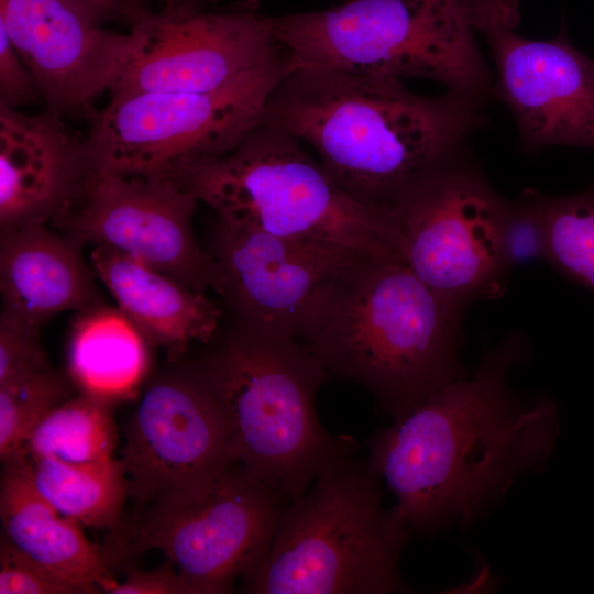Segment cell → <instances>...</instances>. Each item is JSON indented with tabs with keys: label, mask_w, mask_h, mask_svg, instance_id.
<instances>
[{
	"label": "cell",
	"mask_w": 594,
	"mask_h": 594,
	"mask_svg": "<svg viewBox=\"0 0 594 594\" xmlns=\"http://www.w3.org/2000/svg\"><path fill=\"white\" fill-rule=\"evenodd\" d=\"M90 265L117 308L151 348L172 360L193 343L206 344L222 326L220 306L170 276L106 246H94Z\"/></svg>",
	"instance_id": "cell-19"
},
{
	"label": "cell",
	"mask_w": 594,
	"mask_h": 594,
	"mask_svg": "<svg viewBox=\"0 0 594 594\" xmlns=\"http://www.w3.org/2000/svg\"><path fill=\"white\" fill-rule=\"evenodd\" d=\"M20 462L40 495L58 513L97 529L117 530L128 497L121 458L74 464L24 455Z\"/></svg>",
	"instance_id": "cell-22"
},
{
	"label": "cell",
	"mask_w": 594,
	"mask_h": 594,
	"mask_svg": "<svg viewBox=\"0 0 594 594\" xmlns=\"http://www.w3.org/2000/svg\"><path fill=\"white\" fill-rule=\"evenodd\" d=\"M289 503L234 463L143 508L123 552L161 551L191 594H224L265 554Z\"/></svg>",
	"instance_id": "cell-10"
},
{
	"label": "cell",
	"mask_w": 594,
	"mask_h": 594,
	"mask_svg": "<svg viewBox=\"0 0 594 594\" xmlns=\"http://www.w3.org/2000/svg\"><path fill=\"white\" fill-rule=\"evenodd\" d=\"M77 392L68 373L52 365L0 383L2 464L21 460L25 442L38 421Z\"/></svg>",
	"instance_id": "cell-24"
},
{
	"label": "cell",
	"mask_w": 594,
	"mask_h": 594,
	"mask_svg": "<svg viewBox=\"0 0 594 594\" xmlns=\"http://www.w3.org/2000/svg\"><path fill=\"white\" fill-rule=\"evenodd\" d=\"M40 332L15 317L0 314V383L51 366Z\"/></svg>",
	"instance_id": "cell-28"
},
{
	"label": "cell",
	"mask_w": 594,
	"mask_h": 594,
	"mask_svg": "<svg viewBox=\"0 0 594 594\" xmlns=\"http://www.w3.org/2000/svg\"><path fill=\"white\" fill-rule=\"evenodd\" d=\"M121 459L130 498L141 508L237 463L226 416L196 359L172 360L144 383Z\"/></svg>",
	"instance_id": "cell-11"
},
{
	"label": "cell",
	"mask_w": 594,
	"mask_h": 594,
	"mask_svg": "<svg viewBox=\"0 0 594 594\" xmlns=\"http://www.w3.org/2000/svg\"><path fill=\"white\" fill-rule=\"evenodd\" d=\"M499 246L509 271L518 265L546 260L547 228L542 193L527 189L516 200L506 199L499 227Z\"/></svg>",
	"instance_id": "cell-26"
},
{
	"label": "cell",
	"mask_w": 594,
	"mask_h": 594,
	"mask_svg": "<svg viewBox=\"0 0 594 594\" xmlns=\"http://www.w3.org/2000/svg\"><path fill=\"white\" fill-rule=\"evenodd\" d=\"M176 182L219 220L403 260L387 210L354 200L296 136L263 121L232 150L187 167Z\"/></svg>",
	"instance_id": "cell-7"
},
{
	"label": "cell",
	"mask_w": 594,
	"mask_h": 594,
	"mask_svg": "<svg viewBox=\"0 0 594 594\" xmlns=\"http://www.w3.org/2000/svg\"><path fill=\"white\" fill-rule=\"evenodd\" d=\"M547 257L568 278L594 292V189L543 194Z\"/></svg>",
	"instance_id": "cell-25"
},
{
	"label": "cell",
	"mask_w": 594,
	"mask_h": 594,
	"mask_svg": "<svg viewBox=\"0 0 594 594\" xmlns=\"http://www.w3.org/2000/svg\"><path fill=\"white\" fill-rule=\"evenodd\" d=\"M485 19L479 28L496 67L492 95L512 111L527 150L552 145L594 148V59L565 31L530 40Z\"/></svg>",
	"instance_id": "cell-16"
},
{
	"label": "cell",
	"mask_w": 594,
	"mask_h": 594,
	"mask_svg": "<svg viewBox=\"0 0 594 594\" xmlns=\"http://www.w3.org/2000/svg\"><path fill=\"white\" fill-rule=\"evenodd\" d=\"M289 70L285 51L218 90L111 95L89 119L90 166L175 180L187 167L229 152L260 124L270 94Z\"/></svg>",
	"instance_id": "cell-8"
},
{
	"label": "cell",
	"mask_w": 594,
	"mask_h": 594,
	"mask_svg": "<svg viewBox=\"0 0 594 594\" xmlns=\"http://www.w3.org/2000/svg\"><path fill=\"white\" fill-rule=\"evenodd\" d=\"M204 345L196 361L226 416L234 460L288 503L359 448L319 420L316 399L329 375L299 340L231 319Z\"/></svg>",
	"instance_id": "cell-4"
},
{
	"label": "cell",
	"mask_w": 594,
	"mask_h": 594,
	"mask_svg": "<svg viewBox=\"0 0 594 594\" xmlns=\"http://www.w3.org/2000/svg\"><path fill=\"white\" fill-rule=\"evenodd\" d=\"M74 0H0V26L31 72L47 108L61 116L96 112L130 56L133 38L105 28Z\"/></svg>",
	"instance_id": "cell-15"
},
{
	"label": "cell",
	"mask_w": 594,
	"mask_h": 594,
	"mask_svg": "<svg viewBox=\"0 0 594 594\" xmlns=\"http://www.w3.org/2000/svg\"><path fill=\"white\" fill-rule=\"evenodd\" d=\"M164 7H193L200 8L201 3L207 0H162Z\"/></svg>",
	"instance_id": "cell-33"
},
{
	"label": "cell",
	"mask_w": 594,
	"mask_h": 594,
	"mask_svg": "<svg viewBox=\"0 0 594 594\" xmlns=\"http://www.w3.org/2000/svg\"><path fill=\"white\" fill-rule=\"evenodd\" d=\"M483 3L493 18L512 26L517 24V0H483Z\"/></svg>",
	"instance_id": "cell-32"
},
{
	"label": "cell",
	"mask_w": 594,
	"mask_h": 594,
	"mask_svg": "<svg viewBox=\"0 0 594 594\" xmlns=\"http://www.w3.org/2000/svg\"><path fill=\"white\" fill-rule=\"evenodd\" d=\"M84 245L47 224L0 230L1 312L41 329L62 312L106 304Z\"/></svg>",
	"instance_id": "cell-18"
},
{
	"label": "cell",
	"mask_w": 594,
	"mask_h": 594,
	"mask_svg": "<svg viewBox=\"0 0 594 594\" xmlns=\"http://www.w3.org/2000/svg\"><path fill=\"white\" fill-rule=\"evenodd\" d=\"M1 536L25 556L76 583L85 594L110 593L118 581L106 550L80 524L58 513L36 491L20 462L2 464Z\"/></svg>",
	"instance_id": "cell-20"
},
{
	"label": "cell",
	"mask_w": 594,
	"mask_h": 594,
	"mask_svg": "<svg viewBox=\"0 0 594 594\" xmlns=\"http://www.w3.org/2000/svg\"><path fill=\"white\" fill-rule=\"evenodd\" d=\"M111 594H191L188 585L172 562L152 571L130 570L122 582H118Z\"/></svg>",
	"instance_id": "cell-30"
},
{
	"label": "cell",
	"mask_w": 594,
	"mask_h": 594,
	"mask_svg": "<svg viewBox=\"0 0 594 594\" xmlns=\"http://www.w3.org/2000/svg\"><path fill=\"white\" fill-rule=\"evenodd\" d=\"M213 290L232 319L299 339L337 278L366 252L340 244L278 237L217 219L206 250Z\"/></svg>",
	"instance_id": "cell-12"
},
{
	"label": "cell",
	"mask_w": 594,
	"mask_h": 594,
	"mask_svg": "<svg viewBox=\"0 0 594 594\" xmlns=\"http://www.w3.org/2000/svg\"><path fill=\"white\" fill-rule=\"evenodd\" d=\"M0 594H85L70 580L36 562L0 537Z\"/></svg>",
	"instance_id": "cell-27"
},
{
	"label": "cell",
	"mask_w": 594,
	"mask_h": 594,
	"mask_svg": "<svg viewBox=\"0 0 594 594\" xmlns=\"http://www.w3.org/2000/svg\"><path fill=\"white\" fill-rule=\"evenodd\" d=\"M360 447L327 465L279 518L263 558L241 580L250 594L408 592L399 558L411 532L383 506L382 481Z\"/></svg>",
	"instance_id": "cell-5"
},
{
	"label": "cell",
	"mask_w": 594,
	"mask_h": 594,
	"mask_svg": "<svg viewBox=\"0 0 594 594\" xmlns=\"http://www.w3.org/2000/svg\"><path fill=\"white\" fill-rule=\"evenodd\" d=\"M130 33L132 50L110 96L218 90L285 52L274 18L252 8L164 7L145 14Z\"/></svg>",
	"instance_id": "cell-13"
},
{
	"label": "cell",
	"mask_w": 594,
	"mask_h": 594,
	"mask_svg": "<svg viewBox=\"0 0 594 594\" xmlns=\"http://www.w3.org/2000/svg\"><path fill=\"white\" fill-rule=\"evenodd\" d=\"M101 22L118 21L133 28L150 12L145 0H74Z\"/></svg>",
	"instance_id": "cell-31"
},
{
	"label": "cell",
	"mask_w": 594,
	"mask_h": 594,
	"mask_svg": "<svg viewBox=\"0 0 594 594\" xmlns=\"http://www.w3.org/2000/svg\"><path fill=\"white\" fill-rule=\"evenodd\" d=\"M112 405L77 392L38 421L25 442L23 457L74 464L112 459L117 444Z\"/></svg>",
	"instance_id": "cell-23"
},
{
	"label": "cell",
	"mask_w": 594,
	"mask_h": 594,
	"mask_svg": "<svg viewBox=\"0 0 594 594\" xmlns=\"http://www.w3.org/2000/svg\"><path fill=\"white\" fill-rule=\"evenodd\" d=\"M63 118L0 105V230L54 226L80 201L92 168Z\"/></svg>",
	"instance_id": "cell-17"
},
{
	"label": "cell",
	"mask_w": 594,
	"mask_h": 594,
	"mask_svg": "<svg viewBox=\"0 0 594 594\" xmlns=\"http://www.w3.org/2000/svg\"><path fill=\"white\" fill-rule=\"evenodd\" d=\"M505 201L462 150L416 175L386 210L404 263L466 309L506 289L510 271L499 246Z\"/></svg>",
	"instance_id": "cell-9"
},
{
	"label": "cell",
	"mask_w": 594,
	"mask_h": 594,
	"mask_svg": "<svg viewBox=\"0 0 594 594\" xmlns=\"http://www.w3.org/2000/svg\"><path fill=\"white\" fill-rule=\"evenodd\" d=\"M41 98L35 80L0 26V105L16 109Z\"/></svg>",
	"instance_id": "cell-29"
},
{
	"label": "cell",
	"mask_w": 594,
	"mask_h": 594,
	"mask_svg": "<svg viewBox=\"0 0 594 594\" xmlns=\"http://www.w3.org/2000/svg\"><path fill=\"white\" fill-rule=\"evenodd\" d=\"M526 351L508 336L470 376L448 382L366 441V459L411 532L473 521L518 475L544 468L558 408L544 397L517 396L507 382Z\"/></svg>",
	"instance_id": "cell-1"
},
{
	"label": "cell",
	"mask_w": 594,
	"mask_h": 594,
	"mask_svg": "<svg viewBox=\"0 0 594 594\" xmlns=\"http://www.w3.org/2000/svg\"><path fill=\"white\" fill-rule=\"evenodd\" d=\"M481 110L450 91L415 94L396 77L298 67L274 87L262 121L309 144L354 200L386 210L416 175L464 150Z\"/></svg>",
	"instance_id": "cell-2"
},
{
	"label": "cell",
	"mask_w": 594,
	"mask_h": 594,
	"mask_svg": "<svg viewBox=\"0 0 594 594\" xmlns=\"http://www.w3.org/2000/svg\"><path fill=\"white\" fill-rule=\"evenodd\" d=\"M484 18L483 0H349L274 26L292 69L422 77L482 106L494 84L475 40Z\"/></svg>",
	"instance_id": "cell-6"
},
{
	"label": "cell",
	"mask_w": 594,
	"mask_h": 594,
	"mask_svg": "<svg viewBox=\"0 0 594 594\" xmlns=\"http://www.w3.org/2000/svg\"><path fill=\"white\" fill-rule=\"evenodd\" d=\"M464 311L403 260L362 253L337 278L298 340L329 377L361 386L396 419L462 375Z\"/></svg>",
	"instance_id": "cell-3"
},
{
	"label": "cell",
	"mask_w": 594,
	"mask_h": 594,
	"mask_svg": "<svg viewBox=\"0 0 594 594\" xmlns=\"http://www.w3.org/2000/svg\"><path fill=\"white\" fill-rule=\"evenodd\" d=\"M197 202L169 178L92 170L78 205L54 226L84 244L110 248L207 293L215 276L194 232Z\"/></svg>",
	"instance_id": "cell-14"
},
{
	"label": "cell",
	"mask_w": 594,
	"mask_h": 594,
	"mask_svg": "<svg viewBox=\"0 0 594 594\" xmlns=\"http://www.w3.org/2000/svg\"><path fill=\"white\" fill-rule=\"evenodd\" d=\"M67 369L78 392L116 404L144 385L151 346L117 307L75 314Z\"/></svg>",
	"instance_id": "cell-21"
}]
</instances>
